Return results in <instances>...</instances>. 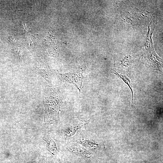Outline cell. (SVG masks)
<instances>
[{
  "label": "cell",
  "instance_id": "obj_1",
  "mask_svg": "<svg viewBox=\"0 0 163 163\" xmlns=\"http://www.w3.org/2000/svg\"><path fill=\"white\" fill-rule=\"evenodd\" d=\"M89 121V120L85 121L79 119L77 122L69 125L64 129L63 133L65 138H69L79 131L86 129V125Z\"/></svg>",
  "mask_w": 163,
  "mask_h": 163
},
{
  "label": "cell",
  "instance_id": "obj_2",
  "mask_svg": "<svg viewBox=\"0 0 163 163\" xmlns=\"http://www.w3.org/2000/svg\"><path fill=\"white\" fill-rule=\"evenodd\" d=\"M45 120L52 123L57 122L59 118L57 105L54 102H45Z\"/></svg>",
  "mask_w": 163,
  "mask_h": 163
},
{
  "label": "cell",
  "instance_id": "obj_3",
  "mask_svg": "<svg viewBox=\"0 0 163 163\" xmlns=\"http://www.w3.org/2000/svg\"><path fill=\"white\" fill-rule=\"evenodd\" d=\"M61 77L64 81L73 84L79 91L81 90L82 76V74L78 72H69L59 73Z\"/></svg>",
  "mask_w": 163,
  "mask_h": 163
},
{
  "label": "cell",
  "instance_id": "obj_4",
  "mask_svg": "<svg viewBox=\"0 0 163 163\" xmlns=\"http://www.w3.org/2000/svg\"><path fill=\"white\" fill-rule=\"evenodd\" d=\"M44 139L46 142L48 148L50 151L55 153L59 152L55 142L51 139L50 136L49 132L46 133Z\"/></svg>",
  "mask_w": 163,
  "mask_h": 163
},
{
  "label": "cell",
  "instance_id": "obj_5",
  "mask_svg": "<svg viewBox=\"0 0 163 163\" xmlns=\"http://www.w3.org/2000/svg\"><path fill=\"white\" fill-rule=\"evenodd\" d=\"M68 150L74 153H77L79 154H85L88 156H89V154L88 152L84 148L79 146H72L68 149Z\"/></svg>",
  "mask_w": 163,
  "mask_h": 163
}]
</instances>
